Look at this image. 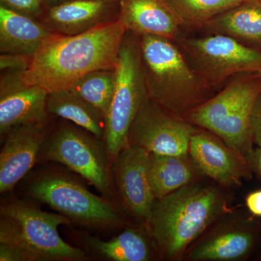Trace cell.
<instances>
[{
	"label": "cell",
	"mask_w": 261,
	"mask_h": 261,
	"mask_svg": "<svg viewBox=\"0 0 261 261\" xmlns=\"http://www.w3.org/2000/svg\"><path fill=\"white\" fill-rule=\"evenodd\" d=\"M47 110L49 115L69 121L99 140L104 141L106 118L90 104L68 89L55 91L48 94Z\"/></svg>",
	"instance_id": "obj_22"
},
{
	"label": "cell",
	"mask_w": 261,
	"mask_h": 261,
	"mask_svg": "<svg viewBox=\"0 0 261 261\" xmlns=\"http://www.w3.org/2000/svg\"><path fill=\"white\" fill-rule=\"evenodd\" d=\"M228 189L201 178L154 202L146 226L161 260H184L187 249L233 207Z\"/></svg>",
	"instance_id": "obj_2"
},
{
	"label": "cell",
	"mask_w": 261,
	"mask_h": 261,
	"mask_svg": "<svg viewBox=\"0 0 261 261\" xmlns=\"http://www.w3.org/2000/svg\"><path fill=\"white\" fill-rule=\"evenodd\" d=\"M141 62L149 99L185 118L213 97L211 88L184 51L168 38L140 37Z\"/></svg>",
	"instance_id": "obj_4"
},
{
	"label": "cell",
	"mask_w": 261,
	"mask_h": 261,
	"mask_svg": "<svg viewBox=\"0 0 261 261\" xmlns=\"http://www.w3.org/2000/svg\"><path fill=\"white\" fill-rule=\"evenodd\" d=\"M257 260H261V249H260V253H259L258 255H257Z\"/></svg>",
	"instance_id": "obj_32"
},
{
	"label": "cell",
	"mask_w": 261,
	"mask_h": 261,
	"mask_svg": "<svg viewBox=\"0 0 261 261\" xmlns=\"http://www.w3.org/2000/svg\"><path fill=\"white\" fill-rule=\"evenodd\" d=\"M148 174L156 200L203 178L197 172L190 155L149 153Z\"/></svg>",
	"instance_id": "obj_21"
},
{
	"label": "cell",
	"mask_w": 261,
	"mask_h": 261,
	"mask_svg": "<svg viewBox=\"0 0 261 261\" xmlns=\"http://www.w3.org/2000/svg\"><path fill=\"white\" fill-rule=\"evenodd\" d=\"M53 33L40 19L0 5V53L33 56Z\"/></svg>",
	"instance_id": "obj_18"
},
{
	"label": "cell",
	"mask_w": 261,
	"mask_h": 261,
	"mask_svg": "<svg viewBox=\"0 0 261 261\" xmlns=\"http://www.w3.org/2000/svg\"><path fill=\"white\" fill-rule=\"evenodd\" d=\"M260 92L258 72L239 73L184 118L219 137L246 161L254 149L252 117Z\"/></svg>",
	"instance_id": "obj_5"
},
{
	"label": "cell",
	"mask_w": 261,
	"mask_h": 261,
	"mask_svg": "<svg viewBox=\"0 0 261 261\" xmlns=\"http://www.w3.org/2000/svg\"><path fill=\"white\" fill-rule=\"evenodd\" d=\"M246 161L252 173H255L261 178V147L254 148L247 156Z\"/></svg>",
	"instance_id": "obj_29"
},
{
	"label": "cell",
	"mask_w": 261,
	"mask_h": 261,
	"mask_svg": "<svg viewBox=\"0 0 261 261\" xmlns=\"http://www.w3.org/2000/svg\"><path fill=\"white\" fill-rule=\"evenodd\" d=\"M42 1L44 7H45L46 10H47L48 8H51V7L65 3L68 0H42Z\"/></svg>",
	"instance_id": "obj_30"
},
{
	"label": "cell",
	"mask_w": 261,
	"mask_h": 261,
	"mask_svg": "<svg viewBox=\"0 0 261 261\" xmlns=\"http://www.w3.org/2000/svg\"><path fill=\"white\" fill-rule=\"evenodd\" d=\"M87 246L98 255L113 261H150L161 259L157 246L145 224L128 226L108 241L87 237Z\"/></svg>",
	"instance_id": "obj_19"
},
{
	"label": "cell",
	"mask_w": 261,
	"mask_h": 261,
	"mask_svg": "<svg viewBox=\"0 0 261 261\" xmlns=\"http://www.w3.org/2000/svg\"><path fill=\"white\" fill-rule=\"evenodd\" d=\"M245 201L249 214L261 218V189L247 194Z\"/></svg>",
	"instance_id": "obj_28"
},
{
	"label": "cell",
	"mask_w": 261,
	"mask_h": 261,
	"mask_svg": "<svg viewBox=\"0 0 261 261\" xmlns=\"http://www.w3.org/2000/svg\"><path fill=\"white\" fill-rule=\"evenodd\" d=\"M25 194L86 227L108 229L126 224L115 202L94 195L65 173H39L29 182Z\"/></svg>",
	"instance_id": "obj_7"
},
{
	"label": "cell",
	"mask_w": 261,
	"mask_h": 261,
	"mask_svg": "<svg viewBox=\"0 0 261 261\" xmlns=\"http://www.w3.org/2000/svg\"><path fill=\"white\" fill-rule=\"evenodd\" d=\"M126 32L118 18L75 35L53 33L33 55L24 82L50 93L68 89L91 72L115 69Z\"/></svg>",
	"instance_id": "obj_1"
},
{
	"label": "cell",
	"mask_w": 261,
	"mask_h": 261,
	"mask_svg": "<svg viewBox=\"0 0 261 261\" xmlns=\"http://www.w3.org/2000/svg\"><path fill=\"white\" fill-rule=\"evenodd\" d=\"M182 27L200 28L216 15L240 3L238 0H166Z\"/></svg>",
	"instance_id": "obj_24"
},
{
	"label": "cell",
	"mask_w": 261,
	"mask_h": 261,
	"mask_svg": "<svg viewBox=\"0 0 261 261\" xmlns=\"http://www.w3.org/2000/svg\"><path fill=\"white\" fill-rule=\"evenodd\" d=\"M49 123H32L11 128L4 136L0 152V192L12 191L36 163L49 137Z\"/></svg>",
	"instance_id": "obj_15"
},
{
	"label": "cell",
	"mask_w": 261,
	"mask_h": 261,
	"mask_svg": "<svg viewBox=\"0 0 261 261\" xmlns=\"http://www.w3.org/2000/svg\"><path fill=\"white\" fill-rule=\"evenodd\" d=\"M32 56L13 53H1L0 70L1 72H25L32 63Z\"/></svg>",
	"instance_id": "obj_26"
},
{
	"label": "cell",
	"mask_w": 261,
	"mask_h": 261,
	"mask_svg": "<svg viewBox=\"0 0 261 261\" xmlns=\"http://www.w3.org/2000/svg\"><path fill=\"white\" fill-rule=\"evenodd\" d=\"M0 5L38 19L46 11L42 0H0Z\"/></svg>",
	"instance_id": "obj_25"
},
{
	"label": "cell",
	"mask_w": 261,
	"mask_h": 261,
	"mask_svg": "<svg viewBox=\"0 0 261 261\" xmlns=\"http://www.w3.org/2000/svg\"><path fill=\"white\" fill-rule=\"evenodd\" d=\"M0 260L84 261L86 252L60 236L61 225L71 220L43 211L30 202L10 201L0 208Z\"/></svg>",
	"instance_id": "obj_3"
},
{
	"label": "cell",
	"mask_w": 261,
	"mask_h": 261,
	"mask_svg": "<svg viewBox=\"0 0 261 261\" xmlns=\"http://www.w3.org/2000/svg\"><path fill=\"white\" fill-rule=\"evenodd\" d=\"M189 155L201 177L224 188L236 189L252 177L247 161L217 136L199 128L192 136Z\"/></svg>",
	"instance_id": "obj_13"
},
{
	"label": "cell",
	"mask_w": 261,
	"mask_h": 261,
	"mask_svg": "<svg viewBox=\"0 0 261 261\" xmlns=\"http://www.w3.org/2000/svg\"><path fill=\"white\" fill-rule=\"evenodd\" d=\"M204 27L261 50V0L240 3L216 15Z\"/></svg>",
	"instance_id": "obj_20"
},
{
	"label": "cell",
	"mask_w": 261,
	"mask_h": 261,
	"mask_svg": "<svg viewBox=\"0 0 261 261\" xmlns=\"http://www.w3.org/2000/svg\"><path fill=\"white\" fill-rule=\"evenodd\" d=\"M115 71L116 85L106 118L104 138L111 166L119 152L129 145L130 126L149 99L141 62L139 36L127 31L120 48Z\"/></svg>",
	"instance_id": "obj_6"
},
{
	"label": "cell",
	"mask_w": 261,
	"mask_h": 261,
	"mask_svg": "<svg viewBox=\"0 0 261 261\" xmlns=\"http://www.w3.org/2000/svg\"><path fill=\"white\" fill-rule=\"evenodd\" d=\"M198 128L148 99L130 126L128 144L149 153L186 155L192 137Z\"/></svg>",
	"instance_id": "obj_11"
},
{
	"label": "cell",
	"mask_w": 261,
	"mask_h": 261,
	"mask_svg": "<svg viewBox=\"0 0 261 261\" xmlns=\"http://www.w3.org/2000/svg\"><path fill=\"white\" fill-rule=\"evenodd\" d=\"M115 85V69L98 70L84 75L68 89L106 118L112 102Z\"/></svg>",
	"instance_id": "obj_23"
},
{
	"label": "cell",
	"mask_w": 261,
	"mask_h": 261,
	"mask_svg": "<svg viewBox=\"0 0 261 261\" xmlns=\"http://www.w3.org/2000/svg\"><path fill=\"white\" fill-rule=\"evenodd\" d=\"M258 73H259V74H260L261 75V70H260V71L258 72Z\"/></svg>",
	"instance_id": "obj_33"
},
{
	"label": "cell",
	"mask_w": 261,
	"mask_h": 261,
	"mask_svg": "<svg viewBox=\"0 0 261 261\" xmlns=\"http://www.w3.org/2000/svg\"><path fill=\"white\" fill-rule=\"evenodd\" d=\"M252 128L254 143L261 147V92L257 97L252 113Z\"/></svg>",
	"instance_id": "obj_27"
},
{
	"label": "cell",
	"mask_w": 261,
	"mask_h": 261,
	"mask_svg": "<svg viewBox=\"0 0 261 261\" xmlns=\"http://www.w3.org/2000/svg\"><path fill=\"white\" fill-rule=\"evenodd\" d=\"M24 72H1L0 78V134L32 123H49L47 91L24 82Z\"/></svg>",
	"instance_id": "obj_14"
},
{
	"label": "cell",
	"mask_w": 261,
	"mask_h": 261,
	"mask_svg": "<svg viewBox=\"0 0 261 261\" xmlns=\"http://www.w3.org/2000/svg\"><path fill=\"white\" fill-rule=\"evenodd\" d=\"M120 0H68L46 10L40 20L51 32L75 35L119 18Z\"/></svg>",
	"instance_id": "obj_16"
},
{
	"label": "cell",
	"mask_w": 261,
	"mask_h": 261,
	"mask_svg": "<svg viewBox=\"0 0 261 261\" xmlns=\"http://www.w3.org/2000/svg\"><path fill=\"white\" fill-rule=\"evenodd\" d=\"M119 19L135 35L177 39L182 24L166 0H120Z\"/></svg>",
	"instance_id": "obj_17"
},
{
	"label": "cell",
	"mask_w": 261,
	"mask_h": 261,
	"mask_svg": "<svg viewBox=\"0 0 261 261\" xmlns=\"http://www.w3.org/2000/svg\"><path fill=\"white\" fill-rule=\"evenodd\" d=\"M38 161L61 163L85 178L103 197L116 200L106 144L84 128L68 123L58 126L49 134Z\"/></svg>",
	"instance_id": "obj_8"
},
{
	"label": "cell",
	"mask_w": 261,
	"mask_h": 261,
	"mask_svg": "<svg viewBox=\"0 0 261 261\" xmlns=\"http://www.w3.org/2000/svg\"><path fill=\"white\" fill-rule=\"evenodd\" d=\"M261 245V221L233 209L211 225L187 249L184 260L244 261Z\"/></svg>",
	"instance_id": "obj_10"
},
{
	"label": "cell",
	"mask_w": 261,
	"mask_h": 261,
	"mask_svg": "<svg viewBox=\"0 0 261 261\" xmlns=\"http://www.w3.org/2000/svg\"><path fill=\"white\" fill-rule=\"evenodd\" d=\"M181 44L192 66L213 89L239 73L261 70V50L227 36L214 34L183 39Z\"/></svg>",
	"instance_id": "obj_9"
},
{
	"label": "cell",
	"mask_w": 261,
	"mask_h": 261,
	"mask_svg": "<svg viewBox=\"0 0 261 261\" xmlns=\"http://www.w3.org/2000/svg\"><path fill=\"white\" fill-rule=\"evenodd\" d=\"M239 3H246V2H250V1H255V0H238Z\"/></svg>",
	"instance_id": "obj_31"
},
{
	"label": "cell",
	"mask_w": 261,
	"mask_h": 261,
	"mask_svg": "<svg viewBox=\"0 0 261 261\" xmlns=\"http://www.w3.org/2000/svg\"><path fill=\"white\" fill-rule=\"evenodd\" d=\"M149 152L129 145L111 166L115 191L122 208L140 224H146L156 199L148 174Z\"/></svg>",
	"instance_id": "obj_12"
}]
</instances>
